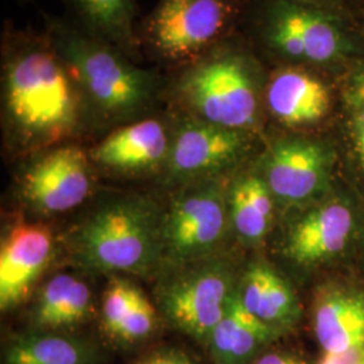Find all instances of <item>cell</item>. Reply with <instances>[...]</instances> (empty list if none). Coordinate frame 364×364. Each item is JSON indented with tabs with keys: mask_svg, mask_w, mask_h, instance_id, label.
<instances>
[{
	"mask_svg": "<svg viewBox=\"0 0 364 364\" xmlns=\"http://www.w3.org/2000/svg\"><path fill=\"white\" fill-rule=\"evenodd\" d=\"M272 192L263 178L248 176L232 189V220L237 234L248 242H258L272 220Z\"/></svg>",
	"mask_w": 364,
	"mask_h": 364,
	"instance_id": "obj_21",
	"label": "cell"
},
{
	"mask_svg": "<svg viewBox=\"0 0 364 364\" xmlns=\"http://www.w3.org/2000/svg\"><path fill=\"white\" fill-rule=\"evenodd\" d=\"M134 364H193V362L181 352L162 351L144 356Z\"/></svg>",
	"mask_w": 364,
	"mask_h": 364,
	"instance_id": "obj_26",
	"label": "cell"
},
{
	"mask_svg": "<svg viewBox=\"0 0 364 364\" xmlns=\"http://www.w3.org/2000/svg\"><path fill=\"white\" fill-rule=\"evenodd\" d=\"M320 364H364V344L341 353H326Z\"/></svg>",
	"mask_w": 364,
	"mask_h": 364,
	"instance_id": "obj_27",
	"label": "cell"
},
{
	"mask_svg": "<svg viewBox=\"0 0 364 364\" xmlns=\"http://www.w3.org/2000/svg\"><path fill=\"white\" fill-rule=\"evenodd\" d=\"M173 139V124L147 117L120 124L91 151L92 161L105 169L146 171L166 166Z\"/></svg>",
	"mask_w": 364,
	"mask_h": 364,
	"instance_id": "obj_13",
	"label": "cell"
},
{
	"mask_svg": "<svg viewBox=\"0 0 364 364\" xmlns=\"http://www.w3.org/2000/svg\"><path fill=\"white\" fill-rule=\"evenodd\" d=\"M239 297L248 312L274 329L291 323L297 316L293 291L264 266H254L248 270Z\"/></svg>",
	"mask_w": 364,
	"mask_h": 364,
	"instance_id": "obj_19",
	"label": "cell"
},
{
	"mask_svg": "<svg viewBox=\"0 0 364 364\" xmlns=\"http://www.w3.org/2000/svg\"><path fill=\"white\" fill-rule=\"evenodd\" d=\"M43 31L69 66L90 112L132 122L164 97V72L144 68L115 48L91 38L65 18L43 15Z\"/></svg>",
	"mask_w": 364,
	"mask_h": 364,
	"instance_id": "obj_4",
	"label": "cell"
},
{
	"mask_svg": "<svg viewBox=\"0 0 364 364\" xmlns=\"http://www.w3.org/2000/svg\"><path fill=\"white\" fill-rule=\"evenodd\" d=\"M173 139L166 170L177 180H192L220 173L247 153L250 134L207 122L174 115Z\"/></svg>",
	"mask_w": 364,
	"mask_h": 364,
	"instance_id": "obj_7",
	"label": "cell"
},
{
	"mask_svg": "<svg viewBox=\"0 0 364 364\" xmlns=\"http://www.w3.org/2000/svg\"><path fill=\"white\" fill-rule=\"evenodd\" d=\"M156 324V311L153 305L139 291L130 312L119 326L115 338L123 341H138L150 335Z\"/></svg>",
	"mask_w": 364,
	"mask_h": 364,
	"instance_id": "obj_24",
	"label": "cell"
},
{
	"mask_svg": "<svg viewBox=\"0 0 364 364\" xmlns=\"http://www.w3.org/2000/svg\"><path fill=\"white\" fill-rule=\"evenodd\" d=\"M53 237L46 227L25 224L15 227L0 251V306L9 311L21 305L49 264Z\"/></svg>",
	"mask_w": 364,
	"mask_h": 364,
	"instance_id": "obj_14",
	"label": "cell"
},
{
	"mask_svg": "<svg viewBox=\"0 0 364 364\" xmlns=\"http://www.w3.org/2000/svg\"><path fill=\"white\" fill-rule=\"evenodd\" d=\"M23 193L38 209L64 212L81 204L91 189L90 156L77 144L49 147L28 165Z\"/></svg>",
	"mask_w": 364,
	"mask_h": 364,
	"instance_id": "obj_10",
	"label": "cell"
},
{
	"mask_svg": "<svg viewBox=\"0 0 364 364\" xmlns=\"http://www.w3.org/2000/svg\"><path fill=\"white\" fill-rule=\"evenodd\" d=\"M347 100L350 107L353 147L360 165L364 168V96L350 90L347 93Z\"/></svg>",
	"mask_w": 364,
	"mask_h": 364,
	"instance_id": "obj_25",
	"label": "cell"
},
{
	"mask_svg": "<svg viewBox=\"0 0 364 364\" xmlns=\"http://www.w3.org/2000/svg\"><path fill=\"white\" fill-rule=\"evenodd\" d=\"M0 42L1 105L14 142L39 149L72 136L90 109L46 33L4 23Z\"/></svg>",
	"mask_w": 364,
	"mask_h": 364,
	"instance_id": "obj_1",
	"label": "cell"
},
{
	"mask_svg": "<svg viewBox=\"0 0 364 364\" xmlns=\"http://www.w3.org/2000/svg\"><path fill=\"white\" fill-rule=\"evenodd\" d=\"M331 166V151L326 144L287 136L277 141L263 158V180L272 195L285 203L309 200L324 186Z\"/></svg>",
	"mask_w": 364,
	"mask_h": 364,
	"instance_id": "obj_11",
	"label": "cell"
},
{
	"mask_svg": "<svg viewBox=\"0 0 364 364\" xmlns=\"http://www.w3.org/2000/svg\"><path fill=\"white\" fill-rule=\"evenodd\" d=\"M60 1L65 7L66 21L80 31L124 53L138 64L144 63L136 0Z\"/></svg>",
	"mask_w": 364,
	"mask_h": 364,
	"instance_id": "obj_15",
	"label": "cell"
},
{
	"mask_svg": "<svg viewBox=\"0 0 364 364\" xmlns=\"http://www.w3.org/2000/svg\"><path fill=\"white\" fill-rule=\"evenodd\" d=\"M90 359L82 343L54 335L22 338L7 353V364H88Z\"/></svg>",
	"mask_w": 364,
	"mask_h": 364,
	"instance_id": "obj_22",
	"label": "cell"
},
{
	"mask_svg": "<svg viewBox=\"0 0 364 364\" xmlns=\"http://www.w3.org/2000/svg\"><path fill=\"white\" fill-rule=\"evenodd\" d=\"M161 230L142 204L123 201L99 210L78 236L81 259L105 272L146 270L156 258Z\"/></svg>",
	"mask_w": 364,
	"mask_h": 364,
	"instance_id": "obj_6",
	"label": "cell"
},
{
	"mask_svg": "<svg viewBox=\"0 0 364 364\" xmlns=\"http://www.w3.org/2000/svg\"><path fill=\"white\" fill-rule=\"evenodd\" d=\"M246 0H158L139 22L144 60L166 70L208 52L239 30Z\"/></svg>",
	"mask_w": 364,
	"mask_h": 364,
	"instance_id": "obj_5",
	"label": "cell"
},
{
	"mask_svg": "<svg viewBox=\"0 0 364 364\" xmlns=\"http://www.w3.org/2000/svg\"><path fill=\"white\" fill-rule=\"evenodd\" d=\"M232 297L227 269L220 264H205L165 287L161 305L173 326L197 340H209Z\"/></svg>",
	"mask_w": 364,
	"mask_h": 364,
	"instance_id": "obj_8",
	"label": "cell"
},
{
	"mask_svg": "<svg viewBox=\"0 0 364 364\" xmlns=\"http://www.w3.org/2000/svg\"><path fill=\"white\" fill-rule=\"evenodd\" d=\"M350 90L358 92V93L364 96V60L362 61V64L358 66V69L355 70V73L352 76Z\"/></svg>",
	"mask_w": 364,
	"mask_h": 364,
	"instance_id": "obj_29",
	"label": "cell"
},
{
	"mask_svg": "<svg viewBox=\"0 0 364 364\" xmlns=\"http://www.w3.org/2000/svg\"><path fill=\"white\" fill-rule=\"evenodd\" d=\"M257 364H305L299 359L285 353H267L262 356Z\"/></svg>",
	"mask_w": 364,
	"mask_h": 364,
	"instance_id": "obj_28",
	"label": "cell"
},
{
	"mask_svg": "<svg viewBox=\"0 0 364 364\" xmlns=\"http://www.w3.org/2000/svg\"><path fill=\"white\" fill-rule=\"evenodd\" d=\"M237 33L264 65L335 69L363 54L351 23L317 0H246Z\"/></svg>",
	"mask_w": 364,
	"mask_h": 364,
	"instance_id": "obj_2",
	"label": "cell"
},
{
	"mask_svg": "<svg viewBox=\"0 0 364 364\" xmlns=\"http://www.w3.org/2000/svg\"><path fill=\"white\" fill-rule=\"evenodd\" d=\"M162 72L177 114L248 134L257 127L269 69L239 33Z\"/></svg>",
	"mask_w": 364,
	"mask_h": 364,
	"instance_id": "obj_3",
	"label": "cell"
},
{
	"mask_svg": "<svg viewBox=\"0 0 364 364\" xmlns=\"http://www.w3.org/2000/svg\"><path fill=\"white\" fill-rule=\"evenodd\" d=\"M21 4H28V3H31L33 0H18Z\"/></svg>",
	"mask_w": 364,
	"mask_h": 364,
	"instance_id": "obj_31",
	"label": "cell"
},
{
	"mask_svg": "<svg viewBox=\"0 0 364 364\" xmlns=\"http://www.w3.org/2000/svg\"><path fill=\"white\" fill-rule=\"evenodd\" d=\"M263 103L279 124L299 129L316 124L328 115L331 93L317 72L278 66L269 69Z\"/></svg>",
	"mask_w": 364,
	"mask_h": 364,
	"instance_id": "obj_12",
	"label": "cell"
},
{
	"mask_svg": "<svg viewBox=\"0 0 364 364\" xmlns=\"http://www.w3.org/2000/svg\"><path fill=\"white\" fill-rule=\"evenodd\" d=\"M138 294L139 290L124 281H114L107 289L103 302V320L105 331L111 336L115 338L119 326L130 312Z\"/></svg>",
	"mask_w": 364,
	"mask_h": 364,
	"instance_id": "obj_23",
	"label": "cell"
},
{
	"mask_svg": "<svg viewBox=\"0 0 364 364\" xmlns=\"http://www.w3.org/2000/svg\"><path fill=\"white\" fill-rule=\"evenodd\" d=\"M314 332L326 353H341L364 344V296L326 291L316 304Z\"/></svg>",
	"mask_w": 364,
	"mask_h": 364,
	"instance_id": "obj_17",
	"label": "cell"
},
{
	"mask_svg": "<svg viewBox=\"0 0 364 364\" xmlns=\"http://www.w3.org/2000/svg\"><path fill=\"white\" fill-rule=\"evenodd\" d=\"M225 218V203L215 183L185 192L174 201L161 227L162 250L177 262L207 254L220 240Z\"/></svg>",
	"mask_w": 364,
	"mask_h": 364,
	"instance_id": "obj_9",
	"label": "cell"
},
{
	"mask_svg": "<svg viewBox=\"0 0 364 364\" xmlns=\"http://www.w3.org/2000/svg\"><path fill=\"white\" fill-rule=\"evenodd\" d=\"M91 291L72 275H57L43 287L36 321L43 328L72 326L85 318L90 312Z\"/></svg>",
	"mask_w": 364,
	"mask_h": 364,
	"instance_id": "obj_20",
	"label": "cell"
},
{
	"mask_svg": "<svg viewBox=\"0 0 364 364\" xmlns=\"http://www.w3.org/2000/svg\"><path fill=\"white\" fill-rule=\"evenodd\" d=\"M275 336V329L262 323L234 296L209 343L215 364H250L263 344Z\"/></svg>",
	"mask_w": 364,
	"mask_h": 364,
	"instance_id": "obj_18",
	"label": "cell"
},
{
	"mask_svg": "<svg viewBox=\"0 0 364 364\" xmlns=\"http://www.w3.org/2000/svg\"><path fill=\"white\" fill-rule=\"evenodd\" d=\"M352 230L351 209L341 203H329L293 227L287 240V254L304 264L332 258L346 248Z\"/></svg>",
	"mask_w": 364,
	"mask_h": 364,
	"instance_id": "obj_16",
	"label": "cell"
},
{
	"mask_svg": "<svg viewBox=\"0 0 364 364\" xmlns=\"http://www.w3.org/2000/svg\"><path fill=\"white\" fill-rule=\"evenodd\" d=\"M317 1H321V3H326V4H332V3H335V1H343V0H317Z\"/></svg>",
	"mask_w": 364,
	"mask_h": 364,
	"instance_id": "obj_30",
	"label": "cell"
}]
</instances>
